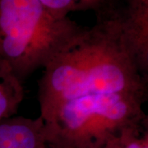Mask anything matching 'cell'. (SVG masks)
<instances>
[{"mask_svg": "<svg viewBox=\"0 0 148 148\" xmlns=\"http://www.w3.org/2000/svg\"><path fill=\"white\" fill-rule=\"evenodd\" d=\"M44 69L38 98L48 147L102 148L147 124V71L114 16L83 27Z\"/></svg>", "mask_w": 148, "mask_h": 148, "instance_id": "cell-1", "label": "cell"}, {"mask_svg": "<svg viewBox=\"0 0 148 148\" xmlns=\"http://www.w3.org/2000/svg\"><path fill=\"white\" fill-rule=\"evenodd\" d=\"M83 27L40 0H0V57L21 82L44 68Z\"/></svg>", "mask_w": 148, "mask_h": 148, "instance_id": "cell-2", "label": "cell"}, {"mask_svg": "<svg viewBox=\"0 0 148 148\" xmlns=\"http://www.w3.org/2000/svg\"><path fill=\"white\" fill-rule=\"evenodd\" d=\"M114 16L139 63L148 70V0H123Z\"/></svg>", "mask_w": 148, "mask_h": 148, "instance_id": "cell-3", "label": "cell"}, {"mask_svg": "<svg viewBox=\"0 0 148 148\" xmlns=\"http://www.w3.org/2000/svg\"><path fill=\"white\" fill-rule=\"evenodd\" d=\"M0 148H46L42 119L12 116L1 120Z\"/></svg>", "mask_w": 148, "mask_h": 148, "instance_id": "cell-4", "label": "cell"}, {"mask_svg": "<svg viewBox=\"0 0 148 148\" xmlns=\"http://www.w3.org/2000/svg\"><path fill=\"white\" fill-rule=\"evenodd\" d=\"M53 14L68 16L70 12L93 11L96 21L105 20L114 14L123 0H40Z\"/></svg>", "mask_w": 148, "mask_h": 148, "instance_id": "cell-5", "label": "cell"}, {"mask_svg": "<svg viewBox=\"0 0 148 148\" xmlns=\"http://www.w3.org/2000/svg\"><path fill=\"white\" fill-rule=\"evenodd\" d=\"M23 96L22 82L0 57V121L15 115Z\"/></svg>", "mask_w": 148, "mask_h": 148, "instance_id": "cell-6", "label": "cell"}, {"mask_svg": "<svg viewBox=\"0 0 148 148\" xmlns=\"http://www.w3.org/2000/svg\"><path fill=\"white\" fill-rule=\"evenodd\" d=\"M102 148H148L147 124L122 131L109 139Z\"/></svg>", "mask_w": 148, "mask_h": 148, "instance_id": "cell-7", "label": "cell"}, {"mask_svg": "<svg viewBox=\"0 0 148 148\" xmlns=\"http://www.w3.org/2000/svg\"><path fill=\"white\" fill-rule=\"evenodd\" d=\"M46 148H51V147H48L47 144H46Z\"/></svg>", "mask_w": 148, "mask_h": 148, "instance_id": "cell-8", "label": "cell"}]
</instances>
